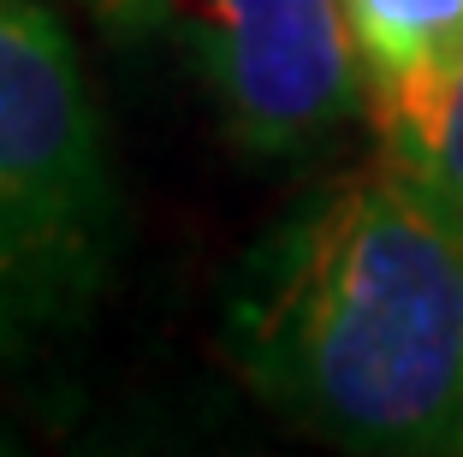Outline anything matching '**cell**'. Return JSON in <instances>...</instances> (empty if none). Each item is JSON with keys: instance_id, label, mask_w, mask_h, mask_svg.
Here are the masks:
<instances>
[{"instance_id": "cell-1", "label": "cell", "mask_w": 463, "mask_h": 457, "mask_svg": "<svg viewBox=\"0 0 463 457\" xmlns=\"http://www.w3.org/2000/svg\"><path fill=\"white\" fill-rule=\"evenodd\" d=\"M256 380L356 452H463V226L374 167L273 250L244 309Z\"/></svg>"}, {"instance_id": "cell-2", "label": "cell", "mask_w": 463, "mask_h": 457, "mask_svg": "<svg viewBox=\"0 0 463 457\" xmlns=\"http://www.w3.org/2000/svg\"><path fill=\"white\" fill-rule=\"evenodd\" d=\"M101 113L54 13L0 0V363L96 315L119 256Z\"/></svg>"}, {"instance_id": "cell-3", "label": "cell", "mask_w": 463, "mask_h": 457, "mask_svg": "<svg viewBox=\"0 0 463 457\" xmlns=\"http://www.w3.org/2000/svg\"><path fill=\"white\" fill-rule=\"evenodd\" d=\"M226 131L250 155H298L363 101L345 0H203Z\"/></svg>"}, {"instance_id": "cell-4", "label": "cell", "mask_w": 463, "mask_h": 457, "mask_svg": "<svg viewBox=\"0 0 463 457\" xmlns=\"http://www.w3.org/2000/svg\"><path fill=\"white\" fill-rule=\"evenodd\" d=\"M363 90L374 101L386 161L439 125L463 66V0H345Z\"/></svg>"}, {"instance_id": "cell-5", "label": "cell", "mask_w": 463, "mask_h": 457, "mask_svg": "<svg viewBox=\"0 0 463 457\" xmlns=\"http://www.w3.org/2000/svg\"><path fill=\"white\" fill-rule=\"evenodd\" d=\"M386 167H398L410 185H422L463 226V66H458V83H451L446 108H439V125L410 148V155H398V161H386Z\"/></svg>"}, {"instance_id": "cell-6", "label": "cell", "mask_w": 463, "mask_h": 457, "mask_svg": "<svg viewBox=\"0 0 463 457\" xmlns=\"http://www.w3.org/2000/svg\"><path fill=\"white\" fill-rule=\"evenodd\" d=\"M166 6H173V0H96V13L113 18L119 30H149V24H161Z\"/></svg>"}]
</instances>
